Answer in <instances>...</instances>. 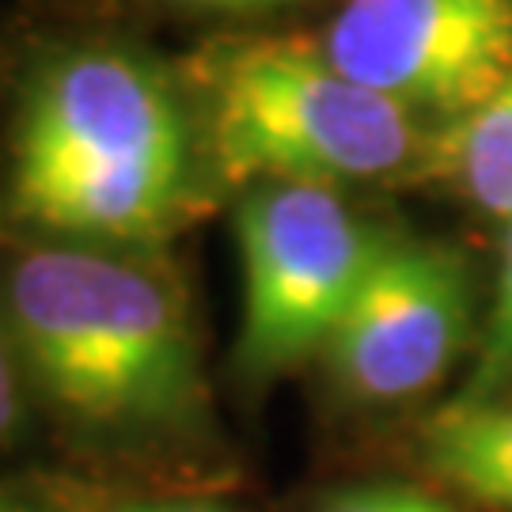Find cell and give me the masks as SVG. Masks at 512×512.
Masks as SVG:
<instances>
[{
	"instance_id": "cell-10",
	"label": "cell",
	"mask_w": 512,
	"mask_h": 512,
	"mask_svg": "<svg viewBox=\"0 0 512 512\" xmlns=\"http://www.w3.org/2000/svg\"><path fill=\"white\" fill-rule=\"evenodd\" d=\"M319 512H459L456 505L433 494H421L414 486L399 482H372V486H349L330 494Z\"/></svg>"
},
{
	"instance_id": "cell-1",
	"label": "cell",
	"mask_w": 512,
	"mask_h": 512,
	"mask_svg": "<svg viewBox=\"0 0 512 512\" xmlns=\"http://www.w3.org/2000/svg\"><path fill=\"white\" fill-rule=\"evenodd\" d=\"M4 315L31 391L99 440L183 437L205 421L190 308L141 247L50 243L19 255Z\"/></svg>"
},
{
	"instance_id": "cell-14",
	"label": "cell",
	"mask_w": 512,
	"mask_h": 512,
	"mask_svg": "<svg viewBox=\"0 0 512 512\" xmlns=\"http://www.w3.org/2000/svg\"><path fill=\"white\" fill-rule=\"evenodd\" d=\"M0 512H50V509H42V505L31 501V497L12 494V490H0Z\"/></svg>"
},
{
	"instance_id": "cell-13",
	"label": "cell",
	"mask_w": 512,
	"mask_h": 512,
	"mask_svg": "<svg viewBox=\"0 0 512 512\" xmlns=\"http://www.w3.org/2000/svg\"><path fill=\"white\" fill-rule=\"evenodd\" d=\"M118 512H236L228 505H217V501H137V505H126Z\"/></svg>"
},
{
	"instance_id": "cell-11",
	"label": "cell",
	"mask_w": 512,
	"mask_h": 512,
	"mask_svg": "<svg viewBox=\"0 0 512 512\" xmlns=\"http://www.w3.org/2000/svg\"><path fill=\"white\" fill-rule=\"evenodd\" d=\"M23 425H27V380H23L4 300H0V448L16 444Z\"/></svg>"
},
{
	"instance_id": "cell-6",
	"label": "cell",
	"mask_w": 512,
	"mask_h": 512,
	"mask_svg": "<svg viewBox=\"0 0 512 512\" xmlns=\"http://www.w3.org/2000/svg\"><path fill=\"white\" fill-rule=\"evenodd\" d=\"M319 46L410 114L459 122L512 76V0H346Z\"/></svg>"
},
{
	"instance_id": "cell-5",
	"label": "cell",
	"mask_w": 512,
	"mask_h": 512,
	"mask_svg": "<svg viewBox=\"0 0 512 512\" xmlns=\"http://www.w3.org/2000/svg\"><path fill=\"white\" fill-rule=\"evenodd\" d=\"M471 327L467 258L444 243L387 236L323 357L349 399L410 403L456 368Z\"/></svg>"
},
{
	"instance_id": "cell-12",
	"label": "cell",
	"mask_w": 512,
	"mask_h": 512,
	"mask_svg": "<svg viewBox=\"0 0 512 512\" xmlns=\"http://www.w3.org/2000/svg\"><path fill=\"white\" fill-rule=\"evenodd\" d=\"M183 8H198V12H224V16H243V12H270V8H285L296 0H175Z\"/></svg>"
},
{
	"instance_id": "cell-2",
	"label": "cell",
	"mask_w": 512,
	"mask_h": 512,
	"mask_svg": "<svg viewBox=\"0 0 512 512\" xmlns=\"http://www.w3.org/2000/svg\"><path fill=\"white\" fill-rule=\"evenodd\" d=\"M194 129L167 76L126 50L42 65L19 103L8 198L42 232L145 247L190 205Z\"/></svg>"
},
{
	"instance_id": "cell-4",
	"label": "cell",
	"mask_w": 512,
	"mask_h": 512,
	"mask_svg": "<svg viewBox=\"0 0 512 512\" xmlns=\"http://www.w3.org/2000/svg\"><path fill=\"white\" fill-rule=\"evenodd\" d=\"M243 327L236 365L270 380L323 353L384 247L338 186L258 183L236 209Z\"/></svg>"
},
{
	"instance_id": "cell-8",
	"label": "cell",
	"mask_w": 512,
	"mask_h": 512,
	"mask_svg": "<svg viewBox=\"0 0 512 512\" xmlns=\"http://www.w3.org/2000/svg\"><path fill=\"white\" fill-rule=\"evenodd\" d=\"M433 175H444L482 213L512 220V76L467 118L440 129Z\"/></svg>"
},
{
	"instance_id": "cell-9",
	"label": "cell",
	"mask_w": 512,
	"mask_h": 512,
	"mask_svg": "<svg viewBox=\"0 0 512 512\" xmlns=\"http://www.w3.org/2000/svg\"><path fill=\"white\" fill-rule=\"evenodd\" d=\"M512 380V220L505 232V247H501V270H497L494 304L482 327V342H478V361L471 380L463 387L459 403H486L497 399V391Z\"/></svg>"
},
{
	"instance_id": "cell-3",
	"label": "cell",
	"mask_w": 512,
	"mask_h": 512,
	"mask_svg": "<svg viewBox=\"0 0 512 512\" xmlns=\"http://www.w3.org/2000/svg\"><path fill=\"white\" fill-rule=\"evenodd\" d=\"M202 141L224 183H395L433 175L440 129L346 76L308 38L220 42L198 57Z\"/></svg>"
},
{
	"instance_id": "cell-7",
	"label": "cell",
	"mask_w": 512,
	"mask_h": 512,
	"mask_svg": "<svg viewBox=\"0 0 512 512\" xmlns=\"http://www.w3.org/2000/svg\"><path fill=\"white\" fill-rule=\"evenodd\" d=\"M425 459L444 482L482 505L512 512V403H456L425 433Z\"/></svg>"
}]
</instances>
